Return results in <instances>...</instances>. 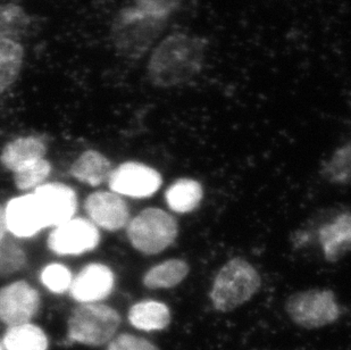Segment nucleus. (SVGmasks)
Instances as JSON below:
<instances>
[{
    "mask_svg": "<svg viewBox=\"0 0 351 350\" xmlns=\"http://www.w3.org/2000/svg\"><path fill=\"white\" fill-rule=\"evenodd\" d=\"M208 41L199 34L176 31L159 40L147 64V78L160 89L186 86L205 69Z\"/></svg>",
    "mask_w": 351,
    "mask_h": 350,
    "instance_id": "f257e3e1",
    "label": "nucleus"
},
{
    "mask_svg": "<svg viewBox=\"0 0 351 350\" xmlns=\"http://www.w3.org/2000/svg\"><path fill=\"white\" fill-rule=\"evenodd\" d=\"M167 23L169 21L131 3L121 8L114 17L110 24V43L119 57L141 60L155 48Z\"/></svg>",
    "mask_w": 351,
    "mask_h": 350,
    "instance_id": "f03ea898",
    "label": "nucleus"
},
{
    "mask_svg": "<svg viewBox=\"0 0 351 350\" xmlns=\"http://www.w3.org/2000/svg\"><path fill=\"white\" fill-rule=\"evenodd\" d=\"M262 285L258 272L243 258L230 259L216 275L210 301L216 311H234L250 301Z\"/></svg>",
    "mask_w": 351,
    "mask_h": 350,
    "instance_id": "7ed1b4c3",
    "label": "nucleus"
},
{
    "mask_svg": "<svg viewBox=\"0 0 351 350\" xmlns=\"http://www.w3.org/2000/svg\"><path fill=\"white\" fill-rule=\"evenodd\" d=\"M121 324L115 310L103 304H82L69 320V339L86 346H103L110 342Z\"/></svg>",
    "mask_w": 351,
    "mask_h": 350,
    "instance_id": "20e7f679",
    "label": "nucleus"
},
{
    "mask_svg": "<svg viewBox=\"0 0 351 350\" xmlns=\"http://www.w3.org/2000/svg\"><path fill=\"white\" fill-rule=\"evenodd\" d=\"M179 226L176 218L159 209H147L128 225L133 247L146 255H156L176 242Z\"/></svg>",
    "mask_w": 351,
    "mask_h": 350,
    "instance_id": "39448f33",
    "label": "nucleus"
},
{
    "mask_svg": "<svg viewBox=\"0 0 351 350\" xmlns=\"http://www.w3.org/2000/svg\"><path fill=\"white\" fill-rule=\"evenodd\" d=\"M285 312L293 323L307 330L328 327L341 315L335 292L328 289L295 292L285 301Z\"/></svg>",
    "mask_w": 351,
    "mask_h": 350,
    "instance_id": "423d86ee",
    "label": "nucleus"
},
{
    "mask_svg": "<svg viewBox=\"0 0 351 350\" xmlns=\"http://www.w3.org/2000/svg\"><path fill=\"white\" fill-rule=\"evenodd\" d=\"M110 188L117 195L133 198H146L154 195L162 185V176L156 170L141 163H124L108 178Z\"/></svg>",
    "mask_w": 351,
    "mask_h": 350,
    "instance_id": "0eeeda50",
    "label": "nucleus"
},
{
    "mask_svg": "<svg viewBox=\"0 0 351 350\" xmlns=\"http://www.w3.org/2000/svg\"><path fill=\"white\" fill-rule=\"evenodd\" d=\"M39 306L38 291L24 281L0 289V322L10 327L29 323L37 314Z\"/></svg>",
    "mask_w": 351,
    "mask_h": 350,
    "instance_id": "6e6552de",
    "label": "nucleus"
},
{
    "mask_svg": "<svg viewBox=\"0 0 351 350\" xmlns=\"http://www.w3.org/2000/svg\"><path fill=\"white\" fill-rule=\"evenodd\" d=\"M99 244V232L86 218H72L55 228L49 238L50 250L58 255H79L93 250Z\"/></svg>",
    "mask_w": 351,
    "mask_h": 350,
    "instance_id": "1a4fd4ad",
    "label": "nucleus"
},
{
    "mask_svg": "<svg viewBox=\"0 0 351 350\" xmlns=\"http://www.w3.org/2000/svg\"><path fill=\"white\" fill-rule=\"evenodd\" d=\"M47 226H58L73 218L77 211V195L73 189L60 183L38 187L34 192Z\"/></svg>",
    "mask_w": 351,
    "mask_h": 350,
    "instance_id": "9d476101",
    "label": "nucleus"
},
{
    "mask_svg": "<svg viewBox=\"0 0 351 350\" xmlns=\"http://www.w3.org/2000/svg\"><path fill=\"white\" fill-rule=\"evenodd\" d=\"M84 209L93 224L110 231L124 228L129 222V207L115 192H95L86 198Z\"/></svg>",
    "mask_w": 351,
    "mask_h": 350,
    "instance_id": "9b49d317",
    "label": "nucleus"
},
{
    "mask_svg": "<svg viewBox=\"0 0 351 350\" xmlns=\"http://www.w3.org/2000/svg\"><path fill=\"white\" fill-rule=\"evenodd\" d=\"M114 273L103 264H90L83 268L71 284V294L75 301L90 304L103 301L112 292Z\"/></svg>",
    "mask_w": 351,
    "mask_h": 350,
    "instance_id": "f8f14e48",
    "label": "nucleus"
},
{
    "mask_svg": "<svg viewBox=\"0 0 351 350\" xmlns=\"http://www.w3.org/2000/svg\"><path fill=\"white\" fill-rule=\"evenodd\" d=\"M5 213L8 231L19 238L32 237L46 228L34 192L12 199L7 204Z\"/></svg>",
    "mask_w": 351,
    "mask_h": 350,
    "instance_id": "ddd939ff",
    "label": "nucleus"
},
{
    "mask_svg": "<svg viewBox=\"0 0 351 350\" xmlns=\"http://www.w3.org/2000/svg\"><path fill=\"white\" fill-rule=\"evenodd\" d=\"M318 242L325 259L330 263L340 261L351 253V213H341L323 225L318 232Z\"/></svg>",
    "mask_w": 351,
    "mask_h": 350,
    "instance_id": "4468645a",
    "label": "nucleus"
},
{
    "mask_svg": "<svg viewBox=\"0 0 351 350\" xmlns=\"http://www.w3.org/2000/svg\"><path fill=\"white\" fill-rule=\"evenodd\" d=\"M46 154V143L37 137H24L13 140L3 148L1 163L7 169L16 172L17 170L43 159Z\"/></svg>",
    "mask_w": 351,
    "mask_h": 350,
    "instance_id": "2eb2a0df",
    "label": "nucleus"
},
{
    "mask_svg": "<svg viewBox=\"0 0 351 350\" xmlns=\"http://www.w3.org/2000/svg\"><path fill=\"white\" fill-rule=\"evenodd\" d=\"M24 56L20 40L0 39V96L16 82L23 69Z\"/></svg>",
    "mask_w": 351,
    "mask_h": 350,
    "instance_id": "dca6fc26",
    "label": "nucleus"
},
{
    "mask_svg": "<svg viewBox=\"0 0 351 350\" xmlns=\"http://www.w3.org/2000/svg\"><path fill=\"white\" fill-rule=\"evenodd\" d=\"M129 320L133 327L139 330H164L171 323V312L160 301H140L130 310Z\"/></svg>",
    "mask_w": 351,
    "mask_h": 350,
    "instance_id": "f3484780",
    "label": "nucleus"
},
{
    "mask_svg": "<svg viewBox=\"0 0 351 350\" xmlns=\"http://www.w3.org/2000/svg\"><path fill=\"white\" fill-rule=\"evenodd\" d=\"M112 172L110 161L95 150L83 152L71 169L74 178L93 187L108 180Z\"/></svg>",
    "mask_w": 351,
    "mask_h": 350,
    "instance_id": "a211bd4d",
    "label": "nucleus"
},
{
    "mask_svg": "<svg viewBox=\"0 0 351 350\" xmlns=\"http://www.w3.org/2000/svg\"><path fill=\"white\" fill-rule=\"evenodd\" d=\"M204 197V190L198 181L193 178H180L174 182L165 194L169 209L186 214L198 209Z\"/></svg>",
    "mask_w": 351,
    "mask_h": 350,
    "instance_id": "6ab92c4d",
    "label": "nucleus"
},
{
    "mask_svg": "<svg viewBox=\"0 0 351 350\" xmlns=\"http://www.w3.org/2000/svg\"><path fill=\"white\" fill-rule=\"evenodd\" d=\"M189 272L186 261L173 258L150 268L143 277V284L149 289H169L181 283Z\"/></svg>",
    "mask_w": 351,
    "mask_h": 350,
    "instance_id": "aec40b11",
    "label": "nucleus"
},
{
    "mask_svg": "<svg viewBox=\"0 0 351 350\" xmlns=\"http://www.w3.org/2000/svg\"><path fill=\"white\" fill-rule=\"evenodd\" d=\"M32 27V19L22 5L0 3V39L20 40Z\"/></svg>",
    "mask_w": 351,
    "mask_h": 350,
    "instance_id": "412c9836",
    "label": "nucleus"
},
{
    "mask_svg": "<svg viewBox=\"0 0 351 350\" xmlns=\"http://www.w3.org/2000/svg\"><path fill=\"white\" fill-rule=\"evenodd\" d=\"M3 340L7 350L48 349V339L43 329L31 323L8 327Z\"/></svg>",
    "mask_w": 351,
    "mask_h": 350,
    "instance_id": "4be33fe9",
    "label": "nucleus"
},
{
    "mask_svg": "<svg viewBox=\"0 0 351 350\" xmlns=\"http://www.w3.org/2000/svg\"><path fill=\"white\" fill-rule=\"evenodd\" d=\"M321 175L332 185H351V141L339 147L331 157L323 163Z\"/></svg>",
    "mask_w": 351,
    "mask_h": 350,
    "instance_id": "5701e85b",
    "label": "nucleus"
},
{
    "mask_svg": "<svg viewBox=\"0 0 351 350\" xmlns=\"http://www.w3.org/2000/svg\"><path fill=\"white\" fill-rule=\"evenodd\" d=\"M51 166L46 159H40L38 162L32 163L30 165L24 166L17 170L15 174V183L21 190L36 188L43 185V181L48 178Z\"/></svg>",
    "mask_w": 351,
    "mask_h": 350,
    "instance_id": "b1692460",
    "label": "nucleus"
},
{
    "mask_svg": "<svg viewBox=\"0 0 351 350\" xmlns=\"http://www.w3.org/2000/svg\"><path fill=\"white\" fill-rule=\"evenodd\" d=\"M25 263V253L17 242L8 238L0 242V277L20 271Z\"/></svg>",
    "mask_w": 351,
    "mask_h": 350,
    "instance_id": "393cba45",
    "label": "nucleus"
},
{
    "mask_svg": "<svg viewBox=\"0 0 351 350\" xmlns=\"http://www.w3.org/2000/svg\"><path fill=\"white\" fill-rule=\"evenodd\" d=\"M41 281L50 291L62 294L72 284V273L62 264H50L41 273Z\"/></svg>",
    "mask_w": 351,
    "mask_h": 350,
    "instance_id": "a878e982",
    "label": "nucleus"
},
{
    "mask_svg": "<svg viewBox=\"0 0 351 350\" xmlns=\"http://www.w3.org/2000/svg\"><path fill=\"white\" fill-rule=\"evenodd\" d=\"M186 0H133V5L153 14L155 16L169 21L180 12Z\"/></svg>",
    "mask_w": 351,
    "mask_h": 350,
    "instance_id": "bb28decb",
    "label": "nucleus"
},
{
    "mask_svg": "<svg viewBox=\"0 0 351 350\" xmlns=\"http://www.w3.org/2000/svg\"><path fill=\"white\" fill-rule=\"evenodd\" d=\"M106 350H159L155 345L141 337L124 334L114 338Z\"/></svg>",
    "mask_w": 351,
    "mask_h": 350,
    "instance_id": "cd10ccee",
    "label": "nucleus"
},
{
    "mask_svg": "<svg viewBox=\"0 0 351 350\" xmlns=\"http://www.w3.org/2000/svg\"><path fill=\"white\" fill-rule=\"evenodd\" d=\"M7 231L8 228H7L6 213H5V209L0 206V242L6 238Z\"/></svg>",
    "mask_w": 351,
    "mask_h": 350,
    "instance_id": "c85d7f7f",
    "label": "nucleus"
},
{
    "mask_svg": "<svg viewBox=\"0 0 351 350\" xmlns=\"http://www.w3.org/2000/svg\"><path fill=\"white\" fill-rule=\"evenodd\" d=\"M0 350H3V348H1V346H0Z\"/></svg>",
    "mask_w": 351,
    "mask_h": 350,
    "instance_id": "c756f323",
    "label": "nucleus"
}]
</instances>
